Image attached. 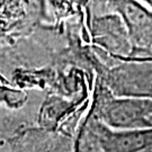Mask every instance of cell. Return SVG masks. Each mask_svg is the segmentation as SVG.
I'll list each match as a JSON object with an SVG mask.
<instances>
[{"label":"cell","instance_id":"6da1fadb","mask_svg":"<svg viewBox=\"0 0 152 152\" xmlns=\"http://www.w3.org/2000/svg\"><path fill=\"white\" fill-rule=\"evenodd\" d=\"M99 120L113 130H152V98H109L102 105Z\"/></svg>","mask_w":152,"mask_h":152},{"label":"cell","instance_id":"7a4b0ae2","mask_svg":"<svg viewBox=\"0 0 152 152\" xmlns=\"http://www.w3.org/2000/svg\"><path fill=\"white\" fill-rule=\"evenodd\" d=\"M112 87L118 97L152 98V61L127 62L112 72Z\"/></svg>","mask_w":152,"mask_h":152},{"label":"cell","instance_id":"3957f363","mask_svg":"<svg viewBox=\"0 0 152 152\" xmlns=\"http://www.w3.org/2000/svg\"><path fill=\"white\" fill-rule=\"evenodd\" d=\"M90 131L103 152H144L152 149V130H113L95 121Z\"/></svg>","mask_w":152,"mask_h":152},{"label":"cell","instance_id":"277c9868","mask_svg":"<svg viewBox=\"0 0 152 152\" xmlns=\"http://www.w3.org/2000/svg\"><path fill=\"white\" fill-rule=\"evenodd\" d=\"M118 10L130 39L141 46H152V12L141 4L121 2Z\"/></svg>","mask_w":152,"mask_h":152},{"label":"cell","instance_id":"5b68a950","mask_svg":"<svg viewBox=\"0 0 152 152\" xmlns=\"http://www.w3.org/2000/svg\"><path fill=\"white\" fill-rule=\"evenodd\" d=\"M78 152H103L90 130L86 131L85 134L82 135L80 143L78 145Z\"/></svg>","mask_w":152,"mask_h":152},{"label":"cell","instance_id":"8992f818","mask_svg":"<svg viewBox=\"0 0 152 152\" xmlns=\"http://www.w3.org/2000/svg\"><path fill=\"white\" fill-rule=\"evenodd\" d=\"M144 152H152V149L151 150H148V151H144Z\"/></svg>","mask_w":152,"mask_h":152}]
</instances>
